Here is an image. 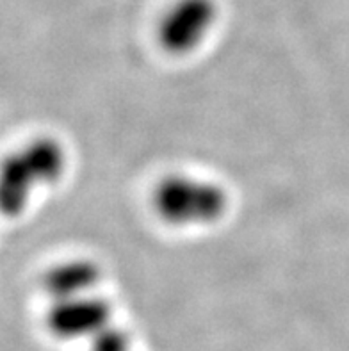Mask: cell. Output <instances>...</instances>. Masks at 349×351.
Listing matches in <instances>:
<instances>
[{
  "label": "cell",
  "mask_w": 349,
  "mask_h": 351,
  "mask_svg": "<svg viewBox=\"0 0 349 351\" xmlns=\"http://www.w3.org/2000/svg\"><path fill=\"white\" fill-rule=\"evenodd\" d=\"M155 209L173 225H202L221 218L226 195L221 187L207 180L171 177L157 187Z\"/></svg>",
  "instance_id": "2"
},
{
  "label": "cell",
  "mask_w": 349,
  "mask_h": 351,
  "mask_svg": "<svg viewBox=\"0 0 349 351\" xmlns=\"http://www.w3.org/2000/svg\"><path fill=\"white\" fill-rule=\"evenodd\" d=\"M67 156L58 141L34 139L0 162V213L14 218L27 209L36 189L56 182Z\"/></svg>",
  "instance_id": "1"
},
{
  "label": "cell",
  "mask_w": 349,
  "mask_h": 351,
  "mask_svg": "<svg viewBox=\"0 0 349 351\" xmlns=\"http://www.w3.org/2000/svg\"><path fill=\"white\" fill-rule=\"evenodd\" d=\"M216 20L214 0H178L160 22L159 40L171 53L191 52L213 31Z\"/></svg>",
  "instance_id": "3"
},
{
  "label": "cell",
  "mask_w": 349,
  "mask_h": 351,
  "mask_svg": "<svg viewBox=\"0 0 349 351\" xmlns=\"http://www.w3.org/2000/svg\"><path fill=\"white\" fill-rule=\"evenodd\" d=\"M100 273L89 263H68L53 267L45 276V289L52 300L86 294L97 285Z\"/></svg>",
  "instance_id": "5"
},
{
  "label": "cell",
  "mask_w": 349,
  "mask_h": 351,
  "mask_svg": "<svg viewBox=\"0 0 349 351\" xmlns=\"http://www.w3.org/2000/svg\"><path fill=\"white\" fill-rule=\"evenodd\" d=\"M111 316L107 303L93 294H79L53 300L49 312V326L59 337H79L102 332Z\"/></svg>",
  "instance_id": "4"
}]
</instances>
